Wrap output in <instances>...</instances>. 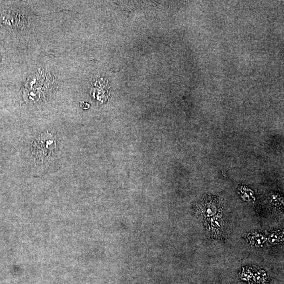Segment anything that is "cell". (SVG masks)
Returning <instances> with one entry per match:
<instances>
[{
    "mask_svg": "<svg viewBox=\"0 0 284 284\" xmlns=\"http://www.w3.org/2000/svg\"><path fill=\"white\" fill-rule=\"evenodd\" d=\"M56 148L55 141L50 134H42L34 145L36 155L40 158H48Z\"/></svg>",
    "mask_w": 284,
    "mask_h": 284,
    "instance_id": "1",
    "label": "cell"
},
{
    "mask_svg": "<svg viewBox=\"0 0 284 284\" xmlns=\"http://www.w3.org/2000/svg\"><path fill=\"white\" fill-rule=\"evenodd\" d=\"M251 239V241L253 243V244L256 245H261L265 242V239L264 238V237L260 234L252 236Z\"/></svg>",
    "mask_w": 284,
    "mask_h": 284,
    "instance_id": "2",
    "label": "cell"
},
{
    "mask_svg": "<svg viewBox=\"0 0 284 284\" xmlns=\"http://www.w3.org/2000/svg\"><path fill=\"white\" fill-rule=\"evenodd\" d=\"M219 218H215L212 221V231L215 233H217L220 232L221 225L220 224Z\"/></svg>",
    "mask_w": 284,
    "mask_h": 284,
    "instance_id": "4",
    "label": "cell"
},
{
    "mask_svg": "<svg viewBox=\"0 0 284 284\" xmlns=\"http://www.w3.org/2000/svg\"><path fill=\"white\" fill-rule=\"evenodd\" d=\"M282 239H283V235L281 233H279L277 232L273 233L272 234L270 235L269 238V241L271 243H276L279 242Z\"/></svg>",
    "mask_w": 284,
    "mask_h": 284,
    "instance_id": "3",
    "label": "cell"
}]
</instances>
